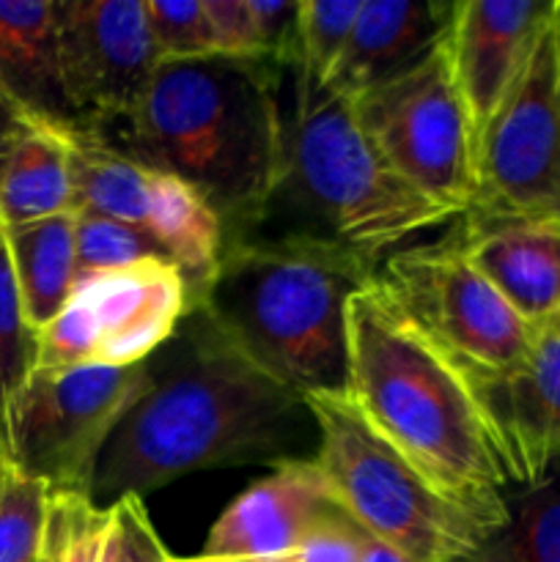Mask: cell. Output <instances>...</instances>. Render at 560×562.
I'll return each mask as SVG.
<instances>
[{"instance_id": "23", "label": "cell", "mask_w": 560, "mask_h": 562, "mask_svg": "<svg viewBox=\"0 0 560 562\" xmlns=\"http://www.w3.org/2000/svg\"><path fill=\"white\" fill-rule=\"evenodd\" d=\"M113 532V510L88 494L49 492L36 562H102Z\"/></svg>"}, {"instance_id": "12", "label": "cell", "mask_w": 560, "mask_h": 562, "mask_svg": "<svg viewBox=\"0 0 560 562\" xmlns=\"http://www.w3.org/2000/svg\"><path fill=\"white\" fill-rule=\"evenodd\" d=\"M75 212H93L152 236L184 274L195 302L217 269L223 223L214 209L176 176L148 168L75 126L69 130Z\"/></svg>"}, {"instance_id": "1", "label": "cell", "mask_w": 560, "mask_h": 562, "mask_svg": "<svg viewBox=\"0 0 560 562\" xmlns=\"http://www.w3.org/2000/svg\"><path fill=\"white\" fill-rule=\"evenodd\" d=\"M148 390L110 437L91 499L110 508L190 472L313 461L307 401L250 360L201 305L146 360Z\"/></svg>"}, {"instance_id": "16", "label": "cell", "mask_w": 560, "mask_h": 562, "mask_svg": "<svg viewBox=\"0 0 560 562\" xmlns=\"http://www.w3.org/2000/svg\"><path fill=\"white\" fill-rule=\"evenodd\" d=\"M472 387L514 483L541 481L560 461V329L538 327L519 366Z\"/></svg>"}, {"instance_id": "37", "label": "cell", "mask_w": 560, "mask_h": 562, "mask_svg": "<svg viewBox=\"0 0 560 562\" xmlns=\"http://www.w3.org/2000/svg\"><path fill=\"white\" fill-rule=\"evenodd\" d=\"M549 324H552V327H558V329H560V316L555 318V322H549Z\"/></svg>"}, {"instance_id": "10", "label": "cell", "mask_w": 560, "mask_h": 562, "mask_svg": "<svg viewBox=\"0 0 560 562\" xmlns=\"http://www.w3.org/2000/svg\"><path fill=\"white\" fill-rule=\"evenodd\" d=\"M190 307L184 274L165 258L80 272L64 311L38 333L36 368L141 366L173 338Z\"/></svg>"}, {"instance_id": "15", "label": "cell", "mask_w": 560, "mask_h": 562, "mask_svg": "<svg viewBox=\"0 0 560 562\" xmlns=\"http://www.w3.org/2000/svg\"><path fill=\"white\" fill-rule=\"evenodd\" d=\"M335 510L338 505L316 459L275 467L217 516L209 527L201 558L285 560Z\"/></svg>"}, {"instance_id": "18", "label": "cell", "mask_w": 560, "mask_h": 562, "mask_svg": "<svg viewBox=\"0 0 560 562\" xmlns=\"http://www.w3.org/2000/svg\"><path fill=\"white\" fill-rule=\"evenodd\" d=\"M450 14L453 3L443 0H362L327 88L355 99L401 75L448 33Z\"/></svg>"}, {"instance_id": "36", "label": "cell", "mask_w": 560, "mask_h": 562, "mask_svg": "<svg viewBox=\"0 0 560 562\" xmlns=\"http://www.w3.org/2000/svg\"><path fill=\"white\" fill-rule=\"evenodd\" d=\"M555 36H558V60H560V0H558V11H555Z\"/></svg>"}, {"instance_id": "21", "label": "cell", "mask_w": 560, "mask_h": 562, "mask_svg": "<svg viewBox=\"0 0 560 562\" xmlns=\"http://www.w3.org/2000/svg\"><path fill=\"white\" fill-rule=\"evenodd\" d=\"M3 234L25 316L42 333L64 311L77 283L75 212L3 225Z\"/></svg>"}, {"instance_id": "19", "label": "cell", "mask_w": 560, "mask_h": 562, "mask_svg": "<svg viewBox=\"0 0 560 562\" xmlns=\"http://www.w3.org/2000/svg\"><path fill=\"white\" fill-rule=\"evenodd\" d=\"M0 93L31 119L77 126L60 75L55 0H0Z\"/></svg>"}, {"instance_id": "33", "label": "cell", "mask_w": 560, "mask_h": 562, "mask_svg": "<svg viewBox=\"0 0 560 562\" xmlns=\"http://www.w3.org/2000/svg\"><path fill=\"white\" fill-rule=\"evenodd\" d=\"M25 119H31V115L22 113V110L16 108V104H11L9 99H5L3 93H0V140H3V137L9 135V132H14L16 126H20Z\"/></svg>"}, {"instance_id": "2", "label": "cell", "mask_w": 560, "mask_h": 562, "mask_svg": "<svg viewBox=\"0 0 560 562\" xmlns=\"http://www.w3.org/2000/svg\"><path fill=\"white\" fill-rule=\"evenodd\" d=\"M283 71L228 55L163 60L135 113L93 135L190 184L214 209L223 236L239 234L256 223L278 181Z\"/></svg>"}, {"instance_id": "31", "label": "cell", "mask_w": 560, "mask_h": 562, "mask_svg": "<svg viewBox=\"0 0 560 562\" xmlns=\"http://www.w3.org/2000/svg\"><path fill=\"white\" fill-rule=\"evenodd\" d=\"M203 3L217 42V55L256 60L250 3L247 0H203Z\"/></svg>"}, {"instance_id": "20", "label": "cell", "mask_w": 560, "mask_h": 562, "mask_svg": "<svg viewBox=\"0 0 560 562\" xmlns=\"http://www.w3.org/2000/svg\"><path fill=\"white\" fill-rule=\"evenodd\" d=\"M75 212L69 130L25 119L0 140V225Z\"/></svg>"}, {"instance_id": "3", "label": "cell", "mask_w": 560, "mask_h": 562, "mask_svg": "<svg viewBox=\"0 0 560 562\" xmlns=\"http://www.w3.org/2000/svg\"><path fill=\"white\" fill-rule=\"evenodd\" d=\"M346 398L456 503L497 530L508 521L514 477L475 387L373 280L349 305Z\"/></svg>"}, {"instance_id": "6", "label": "cell", "mask_w": 560, "mask_h": 562, "mask_svg": "<svg viewBox=\"0 0 560 562\" xmlns=\"http://www.w3.org/2000/svg\"><path fill=\"white\" fill-rule=\"evenodd\" d=\"M305 401L318 426L316 464L329 494L368 538L410 562H459L497 532L417 470L346 395Z\"/></svg>"}, {"instance_id": "9", "label": "cell", "mask_w": 560, "mask_h": 562, "mask_svg": "<svg viewBox=\"0 0 560 562\" xmlns=\"http://www.w3.org/2000/svg\"><path fill=\"white\" fill-rule=\"evenodd\" d=\"M148 390L146 362L130 368H36L0 423L5 456L49 492L91 497L104 448Z\"/></svg>"}, {"instance_id": "26", "label": "cell", "mask_w": 560, "mask_h": 562, "mask_svg": "<svg viewBox=\"0 0 560 562\" xmlns=\"http://www.w3.org/2000/svg\"><path fill=\"white\" fill-rule=\"evenodd\" d=\"M362 0H300V38L294 69L311 86H327L344 55Z\"/></svg>"}, {"instance_id": "5", "label": "cell", "mask_w": 560, "mask_h": 562, "mask_svg": "<svg viewBox=\"0 0 560 562\" xmlns=\"http://www.w3.org/2000/svg\"><path fill=\"white\" fill-rule=\"evenodd\" d=\"M373 269L335 247L280 236H223L217 269L192 305L302 398L346 395L349 305Z\"/></svg>"}, {"instance_id": "27", "label": "cell", "mask_w": 560, "mask_h": 562, "mask_svg": "<svg viewBox=\"0 0 560 562\" xmlns=\"http://www.w3.org/2000/svg\"><path fill=\"white\" fill-rule=\"evenodd\" d=\"M75 239L77 274L132 267V263L152 261V258L170 261L152 236H146L135 225L104 217V214L75 212Z\"/></svg>"}, {"instance_id": "25", "label": "cell", "mask_w": 560, "mask_h": 562, "mask_svg": "<svg viewBox=\"0 0 560 562\" xmlns=\"http://www.w3.org/2000/svg\"><path fill=\"white\" fill-rule=\"evenodd\" d=\"M36 362L38 333L25 316L9 245H5L3 225H0V423H3L11 398L36 371Z\"/></svg>"}, {"instance_id": "22", "label": "cell", "mask_w": 560, "mask_h": 562, "mask_svg": "<svg viewBox=\"0 0 560 562\" xmlns=\"http://www.w3.org/2000/svg\"><path fill=\"white\" fill-rule=\"evenodd\" d=\"M459 562H560V461L508 497V521Z\"/></svg>"}, {"instance_id": "32", "label": "cell", "mask_w": 560, "mask_h": 562, "mask_svg": "<svg viewBox=\"0 0 560 562\" xmlns=\"http://www.w3.org/2000/svg\"><path fill=\"white\" fill-rule=\"evenodd\" d=\"M360 562H410L406 558H401L395 549L384 547V543L373 541V538L366 536V543H362V558Z\"/></svg>"}, {"instance_id": "24", "label": "cell", "mask_w": 560, "mask_h": 562, "mask_svg": "<svg viewBox=\"0 0 560 562\" xmlns=\"http://www.w3.org/2000/svg\"><path fill=\"white\" fill-rule=\"evenodd\" d=\"M49 488L0 456V562H36Z\"/></svg>"}, {"instance_id": "17", "label": "cell", "mask_w": 560, "mask_h": 562, "mask_svg": "<svg viewBox=\"0 0 560 562\" xmlns=\"http://www.w3.org/2000/svg\"><path fill=\"white\" fill-rule=\"evenodd\" d=\"M453 231L478 272L533 327L560 316V225L461 214Z\"/></svg>"}, {"instance_id": "34", "label": "cell", "mask_w": 560, "mask_h": 562, "mask_svg": "<svg viewBox=\"0 0 560 562\" xmlns=\"http://www.w3.org/2000/svg\"><path fill=\"white\" fill-rule=\"evenodd\" d=\"M173 562H264V560H212V558H173Z\"/></svg>"}, {"instance_id": "38", "label": "cell", "mask_w": 560, "mask_h": 562, "mask_svg": "<svg viewBox=\"0 0 560 562\" xmlns=\"http://www.w3.org/2000/svg\"><path fill=\"white\" fill-rule=\"evenodd\" d=\"M5 453V450H3V442H0V456H3Z\"/></svg>"}, {"instance_id": "11", "label": "cell", "mask_w": 560, "mask_h": 562, "mask_svg": "<svg viewBox=\"0 0 560 562\" xmlns=\"http://www.w3.org/2000/svg\"><path fill=\"white\" fill-rule=\"evenodd\" d=\"M467 214L560 225V60L555 14L508 97L481 132L478 195Z\"/></svg>"}, {"instance_id": "35", "label": "cell", "mask_w": 560, "mask_h": 562, "mask_svg": "<svg viewBox=\"0 0 560 562\" xmlns=\"http://www.w3.org/2000/svg\"><path fill=\"white\" fill-rule=\"evenodd\" d=\"M102 562H115V549H113V532H110V541H108V549H104V558Z\"/></svg>"}, {"instance_id": "14", "label": "cell", "mask_w": 560, "mask_h": 562, "mask_svg": "<svg viewBox=\"0 0 560 562\" xmlns=\"http://www.w3.org/2000/svg\"><path fill=\"white\" fill-rule=\"evenodd\" d=\"M558 0H461L445 33L456 82L478 140L508 97Z\"/></svg>"}, {"instance_id": "8", "label": "cell", "mask_w": 560, "mask_h": 562, "mask_svg": "<svg viewBox=\"0 0 560 562\" xmlns=\"http://www.w3.org/2000/svg\"><path fill=\"white\" fill-rule=\"evenodd\" d=\"M379 157L437 206L461 217L478 195V132L445 36L401 75L351 99Z\"/></svg>"}, {"instance_id": "13", "label": "cell", "mask_w": 560, "mask_h": 562, "mask_svg": "<svg viewBox=\"0 0 560 562\" xmlns=\"http://www.w3.org/2000/svg\"><path fill=\"white\" fill-rule=\"evenodd\" d=\"M55 20L77 126L113 130L135 113L159 66L146 0H55Z\"/></svg>"}, {"instance_id": "28", "label": "cell", "mask_w": 560, "mask_h": 562, "mask_svg": "<svg viewBox=\"0 0 560 562\" xmlns=\"http://www.w3.org/2000/svg\"><path fill=\"white\" fill-rule=\"evenodd\" d=\"M146 14L159 64L217 55V42H214L212 22H209L203 0H184V3L146 0Z\"/></svg>"}, {"instance_id": "30", "label": "cell", "mask_w": 560, "mask_h": 562, "mask_svg": "<svg viewBox=\"0 0 560 562\" xmlns=\"http://www.w3.org/2000/svg\"><path fill=\"white\" fill-rule=\"evenodd\" d=\"M362 543L366 532L338 508L318 521L289 558L278 562H360Z\"/></svg>"}, {"instance_id": "4", "label": "cell", "mask_w": 560, "mask_h": 562, "mask_svg": "<svg viewBox=\"0 0 560 562\" xmlns=\"http://www.w3.org/2000/svg\"><path fill=\"white\" fill-rule=\"evenodd\" d=\"M283 154L267 206L228 236H280L335 247L377 272L406 239L456 214L412 190L357 124L351 99L285 66Z\"/></svg>"}, {"instance_id": "7", "label": "cell", "mask_w": 560, "mask_h": 562, "mask_svg": "<svg viewBox=\"0 0 560 562\" xmlns=\"http://www.w3.org/2000/svg\"><path fill=\"white\" fill-rule=\"evenodd\" d=\"M373 289L472 384L508 373L536 340L538 327L478 272L456 231L443 241L401 247L384 258L373 272Z\"/></svg>"}, {"instance_id": "29", "label": "cell", "mask_w": 560, "mask_h": 562, "mask_svg": "<svg viewBox=\"0 0 560 562\" xmlns=\"http://www.w3.org/2000/svg\"><path fill=\"white\" fill-rule=\"evenodd\" d=\"M110 510H113L115 562H173L154 530L143 497L126 494L110 505Z\"/></svg>"}]
</instances>
